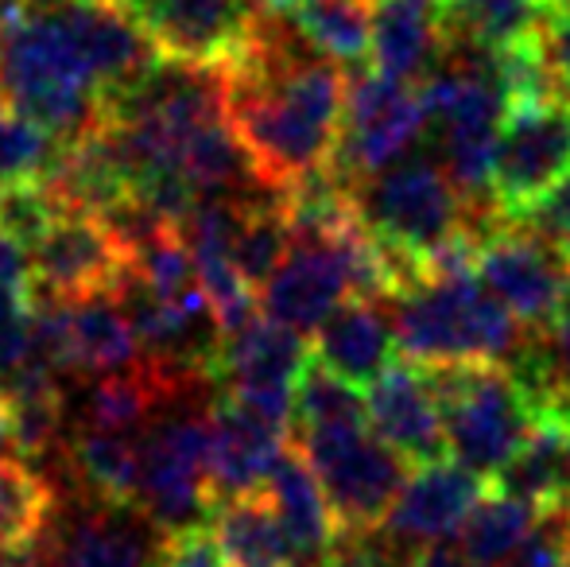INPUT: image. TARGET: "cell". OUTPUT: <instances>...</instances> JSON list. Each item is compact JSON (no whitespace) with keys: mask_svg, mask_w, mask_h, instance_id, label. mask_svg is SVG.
Returning <instances> with one entry per match:
<instances>
[{"mask_svg":"<svg viewBox=\"0 0 570 567\" xmlns=\"http://www.w3.org/2000/svg\"><path fill=\"white\" fill-rule=\"evenodd\" d=\"M0 94L62 144L98 129L106 94L70 28L67 4H28L0 28Z\"/></svg>","mask_w":570,"mask_h":567,"instance_id":"cell-1","label":"cell"},{"mask_svg":"<svg viewBox=\"0 0 570 567\" xmlns=\"http://www.w3.org/2000/svg\"><path fill=\"white\" fill-rule=\"evenodd\" d=\"M392 326L404 358L420 365L509 362L524 346L520 319L470 273L400 287Z\"/></svg>","mask_w":570,"mask_h":567,"instance_id":"cell-2","label":"cell"},{"mask_svg":"<svg viewBox=\"0 0 570 567\" xmlns=\"http://www.w3.org/2000/svg\"><path fill=\"white\" fill-rule=\"evenodd\" d=\"M443 412L451 459L497 478L535 424L532 397L509 362L423 365Z\"/></svg>","mask_w":570,"mask_h":567,"instance_id":"cell-3","label":"cell"},{"mask_svg":"<svg viewBox=\"0 0 570 567\" xmlns=\"http://www.w3.org/2000/svg\"><path fill=\"white\" fill-rule=\"evenodd\" d=\"M350 198L368 234L404 268L407 284H415L431 250L470 226V198L454 187L446 167L428 159L384 167L373 179L350 187Z\"/></svg>","mask_w":570,"mask_h":567,"instance_id":"cell-4","label":"cell"},{"mask_svg":"<svg viewBox=\"0 0 570 567\" xmlns=\"http://www.w3.org/2000/svg\"><path fill=\"white\" fill-rule=\"evenodd\" d=\"M295 447L315 467L342 537L376 529L407 482V459L368 424L299 431Z\"/></svg>","mask_w":570,"mask_h":567,"instance_id":"cell-5","label":"cell"},{"mask_svg":"<svg viewBox=\"0 0 570 567\" xmlns=\"http://www.w3.org/2000/svg\"><path fill=\"white\" fill-rule=\"evenodd\" d=\"M159 532L195 529L210 517V417L175 412L140 431L136 506Z\"/></svg>","mask_w":570,"mask_h":567,"instance_id":"cell-6","label":"cell"},{"mask_svg":"<svg viewBox=\"0 0 570 567\" xmlns=\"http://www.w3.org/2000/svg\"><path fill=\"white\" fill-rule=\"evenodd\" d=\"M428 125V109L415 86L404 78H392L384 70H361L350 78L345 90V117L342 137L334 151V179L342 187L373 179L376 172L392 167L400 156L415 148Z\"/></svg>","mask_w":570,"mask_h":567,"instance_id":"cell-7","label":"cell"},{"mask_svg":"<svg viewBox=\"0 0 570 567\" xmlns=\"http://www.w3.org/2000/svg\"><path fill=\"white\" fill-rule=\"evenodd\" d=\"M570 175V114L563 101L517 106L504 114L493 159L489 206L501 222H517L559 179Z\"/></svg>","mask_w":570,"mask_h":567,"instance_id":"cell-8","label":"cell"},{"mask_svg":"<svg viewBox=\"0 0 570 567\" xmlns=\"http://www.w3.org/2000/svg\"><path fill=\"white\" fill-rule=\"evenodd\" d=\"M473 273L520 319V326L543 331L563 315L570 261L512 222L489 229Z\"/></svg>","mask_w":570,"mask_h":567,"instance_id":"cell-9","label":"cell"},{"mask_svg":"<svg viewBox=\"0 0 570 567\" xmlns=\"http://www.w3.org/2000/svg\"><path fill=\"white\" fill-rule=\"evenodd\" d=\"M36 292L55 300H86L117 292L128 276V253L98 214H59L31 245Z\"/></svg>","mask_w":570,"mask_h":567,"instance_id":"cell-10","label":"cell"},{"mask_svg":"<svg viewBox=\"0 0 570 567\" xmlns=\"http://www.w3.org/2000/svg\"><path fill=\"white\" fill-rule=\"evenodd\" d=\"M140 20L164 59L222 67L240 51L261 4L256 0H120Z\"/></svg>","mask_w":570,"mask_h":567,"instance_id":"cell-11","label":"cell"},{"mask_svg":"<svg viewBox=\"0 0 570 567\" xmlns=\"http://www.w3.org/2000/svg\"><path fill=\"white\" fill-rule=\"evenodd\" d=\"M368 428L415 467L451 459L443 412L420 362H392L365 393Z\"/></svg>","mask_w":570,"mask_h":567,"instance_id":"cell-12","label":"cell"},{"mask_svg":"<svg viewBox=\"0 0 570 567\" xmlns=\"http://www.w3.org/2000/svg\"><path fill=\"white\" fill-rule=\"evenodd\" d=\"M481 493H485V475L454 459L428 462L415 475H407L381 529L407 548L435 545V540L454 537Z\"/></svg>","mask_w":570,"mask_h":567,"instance_id":"cell-13","label":"cell"},{"mask_svg":"<svg viewBox=\"0 0 570 567\" xmlns=\"http://www.w3.org/2000/svg\"><path fill=\"white\" fill-rule=\"evenodd\" d=\"M206 417H210V498L226 501L261 493L272 467L284 454L287 431L264 424L229 397L214 401Z\"/></svg>","mask_w":570,"mask_h":567,"instance_id":"cell-14","label":"cell"},{"mask_svg":"<svg viewBox=\"0 0 570 567\" xmlns=\"http://www.w3.org/2000/svg\"><path fill=\"white\" fill-rule=\"evenodd\" d=\"M307 362L311 350L303 334L268 315H256L237 331L222 334L210 378L226 389H295Z\"/></svg>","mask_w":570,"mask_h":567,"instance_id":"cell-15","label":"cell"},{"mask_svg":"<svg viewBox=\"0 0 570 567\" xmlns=\"http://www.w3.org/2000/svg\"><path fill=\"white\" fill-rule=\"evenodd\" d=\"M315 362L357 389H368L396 362V326L381 311V300H345L315 331Z\"/></svg>","mask_w":570,"mask_h":567,"instance_id":"cell-16","label":"cell"},{"mask_svg":"<svg viewBox=\"0 0 570 567\" xmlns=\"http://www.w3.org/2000/svg\"><path fill=\"white\" fill-rule=\"evenodd\" d=\"M264 498L272 501V509H276L279 525H284L287 540H292L295 556L303 564L323 560V556H331L338 548L342 532L331 514L326 490L318 482L315 467L307 462V454L295 443H287L279 462L272 467L268 482H264Z\"/></svg>","mask_w":570,"mask_h":567,"instance_id":"cell-17","label":"cell"},{"mask_svg":"<svg viewBox=\"0 0 570 567\" xmlns=\"http://www.w3.org/2000/svg\"><path fill=\"white\" fill-rule=\"evenodd\" d=\"M70 362L75 378H106L144 362L132 319L117 292H98L67 303Z\"/></svg>","mask_w":570,"mask_h":567,"instance_id":"cell-18","label":"cell"},{"mask_svg":"<svg viewBox=\"0 0 570 567\" xmlns=\"http://www.w3.org/2000/svg\"><path fill=\"white\" fill-rule=\"evenodd\" d=\"M156 545H148L140 525H128L117 506H90L62 525L43 545L47 567H148Z\"/></svg>","mask_w":570,"mask_h":567,"instance_id":"cell-19","label":"cell"},{"mask_svg":"<svg viewBox=\"0 0 570 567\" xmlns=\"http://www.w3.org/2000/svg\"><path fill=\"white\" fill-rule=\"evenodd\" d=\"M443 51V28H439V8L428 0H373V59L376 70L412 82L439 62Z\"/></svg>","mask_w":570,"mask_h":567,"instance_id":"cell-20","label":"cell"},{"mask_svg":"<svg viewBox=\"0 0 570 567\" xmlns=\"http://www.w3.org/2000/svg\"><path fill=\"white\" fill-rule=\"evenodd\" d=\"M210 532L218 537L229 567H292L299 560L264 490L214 501Z\"/></svg>","mask_w":570,"mask_h":567,"instance_id":"cell-21","label":"cell"},{"mask_svg":"<svg viewBox=\"0 0 570 567\" xmlns=\"http://www.w3.org/2000/svg\"><path fill=\"white\" fill-rule=\"evenodd\" d=\"M67 462L75 478L101 506L132 509L140 482V439L128 431L75 428L67 439Z\"/></svg>","mask_w":570,"mask_h":567,"instance_id":"cell-22","label":"cell"},{"mask_svg":"<svg viewBox=\"0 0 570 567\" xmlns=\"http://www.w3.org/2000/svg\"><path fill=\"white\" fill-rule=\"evenodd\" d=\"M543 509L532 501H520L512 493L485 490L478 498V506L465 514V521L458 525V545L478 567H509L512 556L535 537L540 529Z\"/></svg>","mask_w":570,"mask_h":567,"instance_id":"cell-23","label":"cell"},{"mask_svg":"<svg viewBox=\"0 0 570 567\" xmlns=\"http://www.w3.org/2000/svg\"><path fill=\"white\" fill-rule=\"evenodd\" d=\"M570 428L535 420L528 439L520 443V451L504 462V470L497 475V486L504 493L520 501H532L540 509H551L559 501H567L563 490V439Z\"/></svg>","mask_w":570,"mask_h":567,"instance_id":"cell-24","label":"cell"},{"mask_svg":"<svg viewBox=\"0 0 570 567\" xmlns=\"http://www.w3.org/2000/svg\"><path fill=\"white\" fill-rule=\"evenodd\" d=\"M292 20L318 55L357 67L373 51V0H307Z\"/></svg>","mask_w":570,"mask_h":567,"instance_id":"cell-25","label":"cell"},{"mask_svg":"<svg viewBox=\"0 0 570 567\" xmlns=\"http://www.w3.org/2000/svg\"><path fill=\"white\" fill-rule=\"evenodd\" d=\"M55 517V490L36 467L0 454V553L39 545Z\"/></svg>","mask_w":570,"mask_h":567,"instance_id":"cell-26","label":"cell"},{"mask_svg":"<svg viewBox=\"0 0 570 567\" xmlns=\"http://www.w3.org/2000/svg\"><path fill=\"white\" fill-rule=\"evenodd\" d=\"M548 12V0H451L439 8L443 39H473V43L497 47L528 36Z\"/></svg>","mask_w":570,"mask_h":567,"instance_id":"cell-27","label":"cell"},{"mask_svg":"<svg viewBox=\"0 0 570 567\" xmlns=\"http://www.w3.org/2000/svg\"><path fill=\"white\" fill-rule=\"evenodd\" d=\"M292 424H295V436H299V431H318V428L368 424L365 397H361L357 385L342 381L338 373H331L323 362L311 358L307 370L295 381Z\"/></svg>","mask_w":570,"mask_h":567,"instance_id":"cell-28","label":"cell"},{"mask_svg":"<svg viewBox=\"0 0 570 567\" xmlns=\"http://www.w3.org/2000/svg\"><path fill=\"white\" fill-rule=\"evenodd\" d=\"M59 148L62 140L39 129L31 117L16 114L12 106H0V187L43 179L59 159Z\"/></svg>","mask_w":570,"mask_h":567,"instance_id":"cell-29","label":"cell"},{"mask_svg":"<svg viewBox=\"0 0 570 567\" xmlns=\"http://www.w3.org/2000/svg\"><path fill=\"white\" fill-rule=\"evenodd\" d=\"M55 218H59V206L39 179L0 187V229L12 234L20 245H28V253Z\"/></svg>","mask_w":570,"mask_h":567,"instance_id":"cell-30","label":"cell"},{"mask_svg":"<svg viewBox=\"0 0 570 567\" xmlns=\"http://www.w3.org/2000/svg\"><path fill=\"white\" fill-rule=\"evenodd\" d=\"M31 295L0 292V385L23 370L31 354Z\"/></svg>","mask_w":570,"mask_h":567,"instance_id":"cell-31","label":"cell"},{"mask_svg":"<svg viewBox=\"0 0 570 567\" xmlns=\"http://www.w3.org/2000/svg\"><path fill=\"white\" fill-rule=\"evenodd\" d=\"M512 226L528 229L532 237H540L543 245H551L570 261V175L559 179L535 206H528Z\"/></svg>","mask_w":570,"mask_h":567,"instance_id":"cell-32","label":"cell"},{"mask_svg":"<svg viewBox=\"0 0 570 567\" xmlns=\"http://www.w3.org/2000/svg\"><path fill=\"white\" fill-rule=\"evenodd\" d=\"M148 567H229V564L218 537L210 529H203V525H195V529H183V532H159Z\"/></svg>","mask_w":570,"mask_h":567,"instance_id":"cell-33","label":"cell"},{"mask_svg":"<svg viewBox=\"0 0 570 567\" xmlns=\"http://www.w3.org/2000/svg\"><path fill=\"white\" fill-rule=\"evenodd\" d=\"M535 36H540L543 59L556 70L559 86L570 94V12H543L535 23Z\"/></svg>","mask_w":570,"mask_h":567,"instance_id":"cell-34","label":"cell"},{"mask_svg":"<svg viewBox=\"0 0 570 567\" xmlns=\"http://www.w3.org/2000/svg\"><path fill=\"white\" fill-rule=\"evenodd\" d=\"M0 292H36V276H31V253L12 234L0 229Z\"/></svg>","mask_w":570,"mask_h":567,"instance_id":"cell-35","label":"cell"},{"mask_svg":"<svg viewBox=\"0 0 570 567\" xmlns=\"http://www.w3.org/2000/svg\"><path fill=\"white\" fill-rule=\"evenodd\" d=\"M412 567H478V564L462 553L458 540H435V545H423L415 553Z\"/></svg>","mask_w":570,"mask_h":567,"instance_id":"cell-36","label":"cell"},{"mask_svg":"<svg viewBox=\"0 0 570 567\" xmlns=\"http://www.w3.org/2000/svg\"><path fill=\"white\" fill-rule=\"evenodd\" d=\"M543 521H548L551 529H556L559 548H563V560L570 567V501H559V506L543 509Z\"/></svg>","mask_w":570,"mask_h":567,"instance_id":"cell-37","label":"cell"},{"mask_svg":"<svg viewBox=\"0 0 570 567\" xmlns=\"http://www.w3.org/2000/svg\"><path fill=\"white\" fill-rule=\"evenodd\" d=\"M16 447L12 436V404H8V393L0 389V454H8Z\"/></svg>","mask_w":570,"mask_h":567,"instance_id":"cell-38","label":"cell"},{"mask_svg":"<svg viewBox=\"0 0 570 567\" xmlns=\"http://www.w3.org/2000/svg\"><path fill=\"white\" fill-rule=\"evenodd\" d=\"M261 8H276V12H292V8L307 4V0H256Z\"/></svg>","mask_w":570,"mask_h":567,"instance_id":"cell-39","label":"cell"},{"mask_svg":"<svg viewBox=\"0 0 570 567\" xmlns=\"http://www.w3.org/2000/svg\"><path fill=\"white\" fill-rule=\"evenodd\" d=\"M20 8H23V0H0V28H4V23L12 20Z\"/></svg>","mask_w":570,"mask_h":567,"instance_id":"cell-40","label":"cell"},{"mask_svg":"<svg viewBox=\"0 0 570 567\" xmlns=\"http://www.w3.org/2000/svg\"><path fill=\"white\" fill-rule=\"evenodd\" d=\"M563 490H567V501H570V431L563 439Z\"/></svg>","mask_w":570,"mask_h":567,"instance_id":"cell-41","label":"cell"},{"mask_svg":"<svg viewBox=\"0 0 570 567\" xmlns=\"http://www.w3.org/2000/svg\"><path fill=\"white\" fill-rule=\"evenodd\" d=\"M23 4H62V0H23Z\"/></svg>","mask_w":570,"mask_h":567,"instance_id":"cell-42","label":"cell"},{"mask_svg":"<svg viewBox=\"0 0 570 567\" xmlns=\"http://www.w3.org/2000/svg\"><path fill=\"white\" fill-rule=\"evenodd\" d=\"M563 315H570V281H567V300H563Z\"/></svg>","mask_w":570,"mask_h":567,"instance_id":"cell-43","label":"cell"},{"mask_svg":"<svg viewBox=\"0 0 570 567\" xmlns=\"http://www.w3.org/2000/svg\"><path fill=\"white\" fill-rule=\"evenodd\" d=\"M428 4H435V8H446V4H451V0H428Z\"/></svg>","mask_w":570,"mask_h":567,"instance_id":"cell-44","label":"cell"},{"mask_svg":"<svg viewBox=\"0 0 570 567\" xmlns=\"http://www.w3.org/2000/svg\"><path fill=\"white\" fill-rule=\"evenodd\" d=\"M0 106H8V101H4V94H0Z\"/></svg>","mask_w":570,"mask_h":567,"instance_id":"cell-45","label":"cell"},{"mask_svg":"<svg viewBox=\"0 0 570 567\" xmlns=\"http://www.w3.org/2000/svg\"><path fill=\"white\" fill-rule=\"evenodd\" d=\"M292 567H307V564H303V560H299V564H292Z\"/></svg>","mask_w":570,"mask_h":567,"instance_id":"cell-46","label":"cell"}]
</instances>
